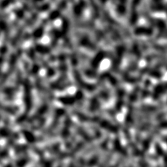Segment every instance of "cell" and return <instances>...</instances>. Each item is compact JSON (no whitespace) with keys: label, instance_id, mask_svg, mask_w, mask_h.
<instances>
[{"label":"cell","instance_id":"6da1fadb","mask_svg":"<svg viewBox=\"0 0 167 167\" xmlns=\"http://www.w3.org/2000/svg\"><path fill=\"white\" fill-rule=\"evenodd\" d=\"M24 103L25 105V113L29 112L32 108V99L31 94V87L28 80H26L24 84Z\"/></svg>","mask_w":167,"mask_h":167},{"label":"cell","instance_id":"7a4b0ae2","mask_svg":"<svg viewBox=\"0 0 167 167\" xmlns=\"http://www.w3.org/2000/svg\"><path fill=\"white\" fill-rule=\"evenodd\" d=\"M82 94L81 92H77L76 95L74 96H63L58 98L59 102L63 103L65 105H71L76 102L78 99L81 98Z\"/></svg>","mask_w":167,"mask_h":167},{"label":"cell","instance_id":"3957f363","mask_svg":"<svg viewBox=\"0 0 167 167\" xmlns=\"http://www.w3.org/2000/svg\"><path fill=\"white\" fill-rule=\"evenodd\" d=\"M22 134L24 136L25 140L29 143H34L37 141L35 136L31 132L27 130H22Z\"/></svg>","mask_w":167,"mask_h":167},{"label":"cell","instance_id":"277c9868","mask_svg":"<svg viewBox=\"0 0 167 167\" xmlns=\"http://www.w3.org/2000/svg\"><path fill=\"white\" fill-rule=\"evenodd\" d=\"M70 124H71V121L70 119L68 118L66 119V122H65V127L63 129L62 131V137L64 139H66L68 135H69V126H70Z\"/></svg>","mask_w":167,"mask_h":167},{"label":"cell","instance_id":"5b68a950","mask_svg":"<svg viewBox=\"0 0 167 167\" xmlns=\"http://www.w3.org/2000/svg\"><path fill=\"white\" fill-rule=\"evenodd\" d=\"M35 51L41 54H48L50 52V49L47 46L42 45H37L35 46Z\"/></svg>","mask_w":167,"mask_h":167},{"label":"cell","instance_id":"8992f818","mask_svg":"<svg viewBox=\"0 0 167 167\" xmlns=\"http://www.w3.org/2000/svg\"><path fill=\"white\" fill-rule=\"evenodd\" d=\"M44 33V28L43 26L38 27L32 34V36L35 39H38L42 37Z\"/></svg>","mask_w":167,"mask_h":167},{"label":"cell","instance_id":"52a82bcc","mask_svg":"<svg viewBox=\"0 0 167 167\" xmlns=\"http://www.w3.org/2000/svg\"><path fill=\"white\" fill-rule=\"evenodd\" d=\"M16 133H12V131H11L8 128H0V137L6 138L11 135L12 136V135H14Z\"/></svg>","mask_w":167,"mask_h":167},{"label":"cell","instance_id":"ba28073f","mask_svg":"<svg viewBox=\"0 0 167 167\" xmlns=\"http://www.w3.org/2000/svg\"><path fill=\"white\" fill-rule=\"evenodd\" d=\"M30 160L29 158H24L17 162L16 166L17 167H24Z\"/></svg>","mask_w":167,"mask_h":167},{"label":"cell","instance_id":"9c48e42d","mask_svg":"<svg viewBox=\"0 0 167 167\" xmlns=\"http://www.w3.org/2000/svg\"><path fill=\"white\" fill-rule=\"evenodd\" d=\"M14 12H15V14H16V16H18V18H20V19H21H21L24 18V12H23V11H21V9H16V11H14Z\"/></svg>","mask_w":167,"mask_h":167},{"label":"cell","instance_id":"30bf717a","mask_svg":"<svg viewBox=\"0 0 167 167\" xmlns=\"http://www.w3.org/2000/svg\"><path fill=\"white\" fill-rule=\"evenodd\" d=\"M11 3H12L11 2H0V8L5 9Z\"/></svg>","mask_w":167,"mask_h":167},{"label":"cell","instance_id":"8fae6325","mask_svg":"<svg viewBox=\"0 0 167 167\" xmlns=\"http://www.w3.org/2000/svg\"><path fill=\"white\" fill-rule=\"evenodd\" d=\"M163 141L167 142V137H164L163 138Z\"/></svg>","mask_w":167,"mask_h":167}]
</instances>
